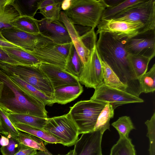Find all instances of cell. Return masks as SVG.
I'll use <instances>...</instances> for the list:
<instances>
[{"mask_svg":"<svg viewBox=\"0 0 155 155\" xmlns=\"http://www.w3.org/2000/svg\"><path fill=\"white\" fill-rule=\"evenodd\" d=\"M99 34L96 47L101 59L127 86L126 92L139 97L142 93V88L129 54L125 49V40H118L107 33L101 32Z\"/></svg>","mask_w":155,"mask_h":155,"instance_id":"6da1fadb","label":"cell"},{"mask_svg":"<svg viewBox=\"0 0 155 155\" xmlns=\"http://www.w3.org/2000/svg\"><path fill=\"white\" fill-rule=\"evenodd\" d=\"M0 82L3 84L0 108L6 114H25L48 118L45 105L22 89L0 68Z\"/></svg>","mask_w":155,"mask_h":155,"instance_id":"7a4b0ae2","label":"cell"},{"mask_svg":"<svg viewBox=\"0 0 155 155\" xmlns=\"http://www.w3.org/2000/svg\"><path fill=\"white\" fill-rule=\"evenodd\" d=\"M107 7L104 0H71L70 7L64 12L74 25L94 29Z\"/></svg>","mask_w":155,"mask_h":155,"instance_id":"3957f363","label":"cell"},{"mask_svg":"<svg viewBox=\"0 0 155 155\" xmlns=\"http://www.w3.org/2000/svg\"><path fill=\"white\" fill-rule=\"evenodd\" d=\"M0 68L8 74L17 76L53 100L54 89L52 83L38 67L13 64L0 61Z\"/></svg>","mask_w":155,"mask_h":155,"instance_id":"277c9868","label":"cell"},{"mask_svg":"<svg viewBox=\"0 0 155 155\" xmlns=\"http://www.w3.org/2000/svg\"><path fill=\"white\" fill-rule=\"evenodd\" d=\"M106 104L91 100L78 102L68 113L77 126L79 134L94 131L97 118Z\"/></svg>","mask_w":155,"mask_h":155,"instance_id":"5b68a950","label":"cell"},{"mask_svg":"<svg viewBox=\"0 0 155 155\" xmlns=\"http://www.w3.org/2000/svg\"><path fill=\"white\" fill-rule=\"evenodd\" d=\"M110 19L141 22L144 25V32L155 29V0H143L127 8Z\"/></svg>","mask_w":155,"mask_h":155,"instance_id":"8992f818","label":"cell"},{"mask_svg":"<svg viewBox=\"0 0 155 155\" xmlns=\"http://www.w3.org/2000/svg\"><path fill=\"white\" fill-rule=\"evenodd\" d=\"M43 130L61 140L64 146H71L78 140V128L69 114L48 118Z\"/></svg>","mask_w":155,"mask_h":155,"instance_id":"52a82bcc","label":"cell"},{"mask_svg":"<svg viewBox=\"0 0 155 155\" xmlns=\"http://www.w3.org/2000/svg\"><path fill=\"white\" fill-rule=\"evenodd\" d=\"M90 100L111 104L115 109L122 105L142 103L143 100L126 91L109 87L103 82L96 87Z\"/></svg>","mask_w":155,"mask_h":155,"instance_id":"ba28073f","label":"cell"},{"mask_svg":"<svg viewBox=\"0 0 155 155\" xmlns=\"http://www.w3.org/2000/svg\"><path fill=\"white\" fill-rule=\"evenodd\" d=\"M97 26L96 35L101 32L107 33L120 40H126L144 32V25L139 22L102 20Z\"/></svg>","mask_w":155,"mask_h":155,"instance_id":"9c48e42d","label":"cell"},{"mask_svg":"<svg viewBox=\"0 0 155 155\" xmlns=\"http://www.w3.org/2000/svg\"><path fill=\"white\" fill-rule=\"evenodd\" d=\"M72 42L59 44L51 41L29 52L42 63L55 65L64 69L66 59Z\"/></svg>","mask_w":155,"mask_h":155,"instance_id":"30bf717a","label":"cell"},{"mask_svg":"<svg viewBox=\"0 0 155 155\" xmlns=\"http://www.w3.org/2000/svg\"><path fill=\"white\" fill-rule=\"evenodd\" d=\"M4 38L8 42L28 51L52 41L40 34H33L25 32L12 27L0 29Z\"/></svg>","mask_w":155,"mask_h":155,"instance_id":"8fae6325","label":"cell"},{"mask_svg":"<svg viewBox=\"0 0 155 155\" xmlns=\"http://www.w3.org/2000/svg\"><path fill=\"white\" fill-rule=\"evenodd\" d=\"M124 45L129 54L152 59L155 56V29L140 33L125 40Z\"/></svg>","mask_w":155,"mask_h":155,"instance_id":"7c38bea8","label":"cell"},{"mask_svg":"<svg viewBox=\"0 0 155 155\" xmlns=\"http://www.w3.org/2000/svg\"><path fill=\"white\" fill-rule=\"evenodd\" d=\"M78 79L86 87L94 89L103 82V70L96 45L84 64Z\"/></svg>","mask_w":155,"mask_h":155,"instance_id":"4fadbf2b","label":"cell"},{"mask_svg":"<svg viewBox=\"0 0 155 155\" xmlns=\"http://www.w3.org/2000/svg\"><path fill=\"white\" fill-rule=\"evenodd\" d=\"M37 22L40 34L53 42L64 44L72 42L65 27L59 21H49L44 18Z\"/></svg>","mask_w":155,"mask_h":155,"instance_id":"5bb4252c","label":"cell"},{"mask_svg":"<svg viewBox=\"0 0 155 155\" xmlns=\"http://www.w3.org/2000/svg\"><path fill=\"white\" fill-rule=\"evenodd\" d=\"M103 134L98 131L82 134L74 144V155H102Z\"/></svg>","mask_w":155,"mask_h":155,"instance_id":"9a60e30c","label":"cell"},{"mask_svg":"<svg viewBox=\"0 0 155 155\" xmlns=\"http://www.w3.org/2000/svg\"><path fill=\"white\" fill-rule=\"evenodd\" d=\"M38 67L49 79L54 90L65 86L80 83L78 78L58 67L42 63Z\"/></svg>","mask_w":155,"mask_h":155,"instance_id":"2e32d148","label":"cell"},{"mask_svg":"<svg viewBox=\"0 0 155 155\" xmlns=\"http://www.w3.org/2000/svg\"><path fill=\"white\" fill-rule=\"evenodd\" d=\"M59 21L64 25L67 29L74 46L84 65L87 60L92 50L84 44L74 25L64 11L61 12Z\"/></svg>","mask_w":155,"mask_h":155,"instance_id":"e0dca14e","label":"cell"},{"mask_svg":"<svg viewBox=\"0 0 155 155\" xmlns=\"http://www.w3.org/2000/svg\"><path fill=\"white\" fill-rule=\"evenodd\" d=\"M83 87L80 83L76 85H67L54 90V103L65 104L74 100L83 92Z\"/></svg>","mask_w":155,"mask_h":155,"instance_id":"ac0fdd59","label":"cell"},{"mask_svg":"<svg viewBox=\"0 0 155 155\" xmlns=\"http://www.w3.org/2000/svg\"><path fill=\"white\" fill-rule=\"evenodd\" d=\"M9 56L22 65L38 67L42 63L29 51L18 48L2 47Z\"/></svg>","mask_w":155,"mask_h":155,"instance_id":"d6986e66","label":"cell"},{"mask_svg":"<svg viewBox=\"0 0 155 155\" xmlns=\"http://www.w3.org/2000/svg\"><path fill=\"white\" fill-rule=\"evenodd\" d=\"M13 124L18 130L31 134L41 139L44 141L45 145L48 143H62L61 140L43 129L21 123H14Z\"/></svg>","mask_w":155,"mask_h":155,"instance_id":"ffe728a7","label":"cell"},{"mask_svg":"<svg viewBox=\"0 0 155 155\" xmlns=\"http://www.w3.org/2000/svg\"><path fill=\"white\" fill-rule=\"evenodd\" d=\"M84 64L72 42L67 57L64 70L78 79Z\"/></svg>","mask_w":155,"mask_h":155,"instance_id":"44dd1931","label":"cell"},{"mask_svg":"<svg viewBox=\"0 0 155 155\" xmlns=\"http://www.w3.org/2000/svg\"><path fill=\"white\" fill-rule=\"evenodd\" d=\"M6 114L12 124L21 123L41 129H43L48 118L25 114Z\"/></svg>","mask_w":155,"mask_h":155,"instance_id":"7402d4cb","label":"cell"},{"mask_svg":"<svg viewBox=\"0 0 155 155\" xmlns=\"http://www.w3.org/2000/svg\"><path fill=\"white\" fill-rule=\"evenodd\" d=\"M8 75L22 89L41 101L45 106H52L54 104V100L52 98L46 96L43 93L23 81L17 76L13 74Z\"/></svg>","mask_w":155,"mask_h":155,"instance_id":"603a6c76","label":"cell"},{"mask_svg":"<svg viewBox=\"0 0 155 155\" xmlns=\"http://www.w3.org/2000/svg\"><path fill=\"white\" fill-rule=\"evenodd\" d=\"M41 0H13L11 5L18 13L19 16L34 18L39 9Z\"/></svg>","mask_w":155,"mask_h":155,"instance_id":"cb8c5ba5","label":"cell"},{"mask_svg":"<svg viewBox=\"0 0 155 155\" xmlns=\"http://www.w3.org/2000/svg\"><path fill=\"white\" fill-rule=\"evenodd\" d=\"M103 70V83L106 85L126 91L127 87L120 80L110 67L100 57Z\"/></svg>","mask_w":155,"mask_h":155,"instance_id":"d4e9b609","label":"cell"},{"mask_svg":"<svg viewBox=\"0 0 155 155\" xmlns=\"http://www.w3.org/2000/svg\"><path fill=\"white\" fill-rule=\"evenodd\" d=\"M114 115V109L112 106L107 104L98 116L94 131H99L103 135L107 130H110V120Z\"/></svg>","mask_w":155,"mask_h":155,"instance_id":"484cf974","label":"cell"},{"mask_svg":"<svg viewBox=\"0 0 155 155\" xmlns=\"http://www.w3.org/2000/svg\"><path fill=\"white\" fill-rule=\"evenodd\" d=\"M37 21L34 18L19 16L11 23V25L13 27L25 32L38 34L40 33Z\"/></svg>","mask_w":155,"mask_h":155,"instance_id":"4316f807","label":"cell"},{"mask_svg":"<svg viewBox=\"0 0 155 155\" xmlns=\"http://www.w3.org/2000/svg\"><path fill=\"white\" fill-rule=\"evenodd\" d=\"M143 0H122L113 6L107 7L103 12L101 20L110 19L127 8L140 2Z\"/></svg>","mask_w":155,"mask_h":155,"instance_id":"83f0119b","label":"cell"},{"mask_svg":"<svg viewBox=\"0 0 155 155\" xmlns=\"http://www.w3.org/2000/svg\"><path fill=\"white\" fill-rule=\"evenodd\" d=\"M17 140L20 143L24 145L44 151L48 154H52L47 149L42 140L31 134L23 133L19 131Z\"/></svg>","mask_w":155,"mask_h":155,"instance_id":"f1b7e54d","label":"cell"},{"mask_svg":"<svg viewBox=\"0 0 155 155\" xmlns=\"http://www.w3.org/2000/svg\"><path fill=\"white\" fill-rule=\"evenodd\" d=\"M110 155H136L131 140L129 138H119L111 148Z\"/></svg>","mask_w":155,"mask_h":155,"instance_id":"f546056e","label":"cell"},{"mask_svg":"<svg viewBox=\"0 0 155 155\" xmlns=\"http://www.w3.org/2000/svg\"><path fill=\"white\" fill-rule=\"evenodd\" d=\"M111 125L118 132L120 138H129L130 132L135 129L130 117L126 116L120 117L113 122Z\"/></svg>","mask_w":155,"mask_h":155,"instance_id":"4dcf8cb0","label":"cell"},{"mask_svg":"<svg viewBox=\"0 0 155 155\" xmlns=\"http://www.w3.org/2000/svg\"><path fill=\"white\" fill-rule=\"evenodd\" d=\"M19 16L18 12L12 5L0 6V30L13 27L11 23Z\"/></svg>","mask_w":155,"mask_h":155,"instance_id":"1f68e13d","label":"cell"},{"mask_svg":"<svg viewBox=\"0 0 155 155\" xmlns=\"http://www.w3.org/2000/svg\"><path fill=\"white\" fill-rule=\"evenodd\" d=\"M0 133L6 135L8 138L12 137L17 139L19 130L16 128L6 114L0 108Z\"/></svg>","mask_w":155,"mask_h":155,"instance_id":"d6a6232c","label":"cell"},{"mask_svg":"<svg viewBox=\"0 0 155 155\" xmlns=\"http://www.w3.org/2000/svg\"><path fill=\"white\" fill-rule=\"evenodd\" d=\"M142 93L153 92L155 90V64L150 70L138 78Z\"/></svg>","mask_w":155,"mask_h":155,"instance_id":"836d02e7","label":"cell"},{"mask_svg":"<svg viewBox=\"0 0 155 155\" xmlns=\"http://www.w3.org/2000/svg\"><path fill=\"white\" fill-rule=\"evenodd\" d=\"M62 1V0H58L53 4L40 8L38 10L39 13L48 21H59Z\"/></svg>","mask_w":155,"mask_h":155,"instance_id":"e575fe53","label":"cell"},{"mask_svg":"<svg viewBox=\"0 0 155 155\" xmlns=\"http://www.w3.org/2000/svg\"><path fill=\"white\" fill-rule=\"evenodd\" d=\"M134 70L138 78L147 72L149 64L151 59L143 56L129 54Z\"/></svg>","mask_w":155,"mask_h":155,"instance_id":"d590c367","label":"cell"},{"mask_svg":"<svg viewBox=\"0 0 155 155\" xmlns=\"http://www.w3.org/2000/svg\"><path fill=\"white\" fill-rule=\"evenodd\" d=\"M147 128V136L149 138L150 155H155V112L150 119L145 123Z\"/></svg>","mask_w":155,"mask_h":155,"instance_id":"8d00e7d4","label":"cell"},{"mask_svg":"<svg viewBox=\"0 0 155 155\" xmlns=\"http://www.w3.org/2000/svg\"><path fill=\"white\" fill-rule=\"evenodd\" d=\"M21 143L17 140L13 138H9L8 144L2 146L0 148L2 155H14L20 150Z\"/></svg>","mask_w":155,"mask_h":155,"instance_id":"74e56055","label":"cell"},{"mask_svg":"<svg viewBox=\"0 0 155 155\" xmlns=\"http://www.w3.org/2000/svg\"><path fill=\"white\" fill-rule=\"evenodd\" d=\"M0 61L13 64L22 65L20 63L11 58L2 48L0 47Z\"/></svg>","mask_w":155,"mask_h":155,"instance_id":"f35d334b","label":"cell"},{"mask_svg":"<svg viewBox=\"0 0 155 155\" xmlns=\"http://www.w3.org/2000/svg\"><path fill=\"white\" fill-rule=\"evenodd\" d=\"M37 150L21 143L20 150L14 155H36Z\"/></svg>","mask_w":155,"mask_h":155,"instance_id":"ab89813d","label":"cell"},{"mask_svg":"<svg viewBox=\"0 0 155 155\" xmlns=\"http://www.w3.org/2000/svg\"><path fill=\"white\" fill-rule=\"evenodd\" d=\"M0 47H1L4 48H18L24 50V49L21 48L15 45H14L13 44H12L8 42L7 41L2 40L0 39Z\"/></svg>","mask_w":155,"mask_h":155,"instance_id":"60d3db41","label":"cell"},{"mask_svg":"<svg viewBox=\"0 0 155 155\" xmlns=\"http://www.w3.org/2000/svg\"><path fill=\"white\" fill-rule=\"evenodd\" d=\"M58 0H41L39 3V9L56 2Z\"/></svg>","mask_w":155,"mask_h":155,"instance_id":"b9f144b4","label":"cell"},{"mask_svg":"<svg viewBox=\"0 0 155 155\" xmlns=\"http://www.w3.org/2000/svg\"><path fill=\"white\" fill-rule=\"evenodd\" d=\"M71 1V0H62L61 4V9L64 11L67 10L70 6Z\"/></svg>","mask_w":155,"mask_h":155,"instance_id":"7bdbcfd3","label":"cell"},{"mask_svg":"<svg viewBox=\"0 0 155 155\" xmlns=\"http://www.w3.org/2000/svg\"><path fill=\"white\" fill-rule=\"evenodd\" d=\"M9 143V138L2 136L0 139V144L2 146L8 145Z\"/></svg>","mask_w":155,"mask_h":155,"instance_id":"ee69618b","label":"cell"},{"mask_svg":"<svg viewBox=\"0 0 155 155\" xmlns=\"http://www.w3.org/2000/svg\"><path fill=\"white\" fill-rule=\"evenodd\" d=\"M13 2V0H0V6L11 5Z\"/></svg>","mask_w":155,"mask_h":155,"instance_id":"f6af8a7d","label":"cell"},{"mask_svg":"<svg viewBox=\"0 0 155 155\" xmlns=\"http://www.w3.org/2000/svg\"><path fill=\"white\" fill-rule=\"evenodd\" d=\"M36 155H49L44 151L39 150V151L37 152ZM63 155H74V150H70V151L67 154Z\"/></svg>","mask_w":155,"mask_h":155,"instance_id":"bcb514c9","label":"cell"},{"mask_svg":"<svg viewBox=\"0 0 155 155\" xmlns=\"http://www.w3.org/2000/svg\"><path fill=\"white\" fill-rule=\"evenodd\" d=\"M0 39L4 41H6L2 35L0 30Z\"/></svg>","mask_w":155,"mask_h":155,"instance_id":"7dc6e473","label":"cell"},{"mask_svg":"<svg viewBox=\"0 0 155 155\" xmlns=\"http://www.w3.org/2000/svg\"><path fill=\"white\" fill-rule=\"evenodd\" d=\"M2 85H3L2 83V82H0V97L1 96V93L2 88Z\"/></svg>","mask_w":155,"mask_h":155,"instance_id":"c3c4849f","label":"cell"},{"mask_svg":"<svg viewBox=\"0 0 155 155\" xmlns=\"http://www.w3.org/2000/svg\"><path fill=\"white\" fill-rule=\"evenodd\" d=\"M0 128H1V124H0Z\"/></svg>","mask_w":155,"mask_h":155,"instance_id":"681fc988","label":"cell"}]
</instances>
